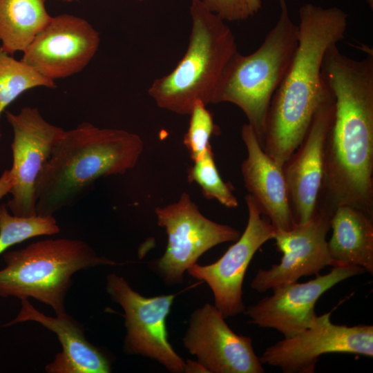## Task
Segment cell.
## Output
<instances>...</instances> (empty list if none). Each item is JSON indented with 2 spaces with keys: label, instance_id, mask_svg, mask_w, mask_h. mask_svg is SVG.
<instances>
[{
  "label": "cell",
  "instance_id": "6da1fadb",
  "mask_svg": "<svg viewBox=\"0 0 373 373\" xmlns=\"http://www.w3.org/2000/svg\"><path fill=\"white\" fill-rule=\"evenodd\" d=\"M321 73L334 97L317 206L350 205L373 216V53L361 59L326 51Z\"/></svg>",
  "mask_w": 373,
  "mask_h": 373
},
{
  "label": "cell",
  "instance_id": "7a4b0ae2",
  "mask_svg": "<svg viewBox=\"0 0 373 373\" xmlns=\"http://www.w3.org/2000/svg\"><path fill=\"white\" fill-rule=\"evenodd\" d=\"M298 45L269 108L262 147L278 165L304 139L329 92L321 73L327 50L344 39L348 15L337 7L305 3L299 9Z\"/></svg>",
  "mask_w": 373,
  "mask_h": 373
},
{
  "label": "cell",
  "instance_id": "3957f363",
  "mask_svg": "<svg viewBox=\"0 0 373 373\" xmlns=\"http://www.w3.org/2000/svg\"><path fill=\"white\" fill-rule=\"evenodd\" d=\"M143 149L142 138L125 130L84 122L64 131L37 179V213L53 215L99 178L125 173L137 164Z\"/></svg>",
  "mask_w": 373,
  "mask_h": 373
},
{
  "label": "cell",
  "instance_id": "277c9868",
  "mask_svg": "<svg viewBox=\"0 0 373 373\" xmlns=\"http://www.w3.org/2000/svg\"><path fill=\"white\" fill-rule=\"evenodd\" d=\"M187 50L173 70L155 79L149 95L161 108L189 115L198 102L212 104L224 69L238 51L234 35L202 0H192Z\"/></svg>",
  "mask_w": 373,
  "mask_h": 373
},
{
  "label": "cell",
  "instance_id": "5b68a950",
  "mask_svg": "<svg viewBox=\"0 0 373 373\" xmlns=\"http://www.w3.org/2000/svg\"><path fill=\"white\" fill-rule=\"evenodd\" d=\"M279 17L252 53L237 51L228 61L212 104L228 102L240 108L262 145L272 97L281 83L298 45V26L286 0H278Z\"/></svg>",
  "mask_w": 373,
  "mask_h": 373
},
{
  "label": "cell",
  "instance_id": "8992f818",
  "mask_svg": "<svg viewBox=\"0 0 373 373\" xmlns=\"http://www.w3.org/2000/svg\"><path fill=\"white\" fill-rule=\"evenodd\" d=\"M0 270V297L32 298L50 305L56 315L66 312L65 298L73 275L82 269L118 263L98 256L86 242L46 239L19 250L5 251Z\"/></svg>",
  "mask_w": 373,
  "mask_h": 373
},
{
  "label": "cell",
  "instance_id": "52a82bcc",
  "mask_svg": "<svg viewBox=\"0 0 373 373\" xmlns=\"http://www.w3.org/2000/svg\"><path fill=\"white\" fill-rule=\"evenodd\" d=\"M159 226L168 236L166 249L151 264L153 270L169 285L182 282L183 274L212 247L235 242L240 233L235 228L206 218L184 192L175 202L155 209Z\"/></svg>",
  "mask_w": 373,
  "mask_h": 373
},
{
  "label": "cell",
  "instance_id": "ba28073f",
  "mask_svg": "<svg viewBox=\"0 0 373 373\" xmlns=\"http://www.w3.org/2000/svg\"><path fill=\"white\" fill-rule=\"evenodd\" d=\"M106 291L124 312V352L155 360L169 372H184L185 362L170 344L166 325L175 294L144 297L115 274L107 276Z\"/></svg>",
  "mask_w": 373,
  "mask_h": 373
},
{
  "label": "cell",
  "instance_id": "9c48e42d",
  "mask_svg": "<svg viewBox=\"0 0 373 373\" xmlns=\"http://www.w3.org/2000/svg\"><path fill=\"white\" fill-rule=\"evenodd\" d=\"M331 312L317 316L305 330L265 349L262 364L285 373H312L321 356L341 353L373 356V326L336 325Z\"/></svg>",
  "mask_w": 373,
  "mask_h": 373
},
{
  "label": "cell",
  "instance_id": "30bf717a",
  "mask_svg": "<svg viewBox=\"0 0 373 373\" xmlns=\"http://www.w3.org/2000/svg\"><path fill=\"white\" fill-rule=\"evenodd\" d=\"M5 113L13 131L12 197L6 205L13 215L33 216L37 214V179L64 130L47 122L37 108L24 107L17 114Z\"/></svg>",
  "mask_w": 373,
  "mask_h": 373
},
{
  "label": "cell",
  "instance_id": "8fae6325",
  "mask_svg": "<svg viewBox=\"0 0 373 373\" xmlns=\"http://www.w3.org/2000/svg\"><path fill=\"white\" fill-rule=\"evenodd\" d=\"M245 202L248 220L243 233L213 263L195 264L187 271L193 278L208 284L214 296V305L224 318L243 313L242 284L246 271L256 252L274 238L276 229L265 218L247 194Z\"/></svg>",
  "mask_w": 373,
  "mask_h": 373
},
{
  "label": "cell",
  "instance_id": "7c38bea8",
  "mask_svg": "<svg viewBox=\"0 0 373 373\" xmlns=\"http://www.w3.org/2000/svg\"><path fill=\"white\" fill-rule=\"evenodd\" d=\"M333 213L317 206L306 223L287 231H276L273 239L277 250L283 254L280 262L268 269H259L251 287L262 293L303 276H316L327 266L336 265L326 240Z\"/></svg>",
  "mask_w": 373,
  "mask_h": 373
},
{
  "label": "cell",
  "instance_id": "4fadbf2b",
  "mask_svg": "<svg viewBox=\"0 0 373 373\" xmlns=\"http://www.w3.org/2000/svg\"><path fill=\"white\" fill-rule=\"evenodd\" d=\"M365 271L356 265H337L329 272L307 282L287 283L272 289L273 294L245 308L250 321L263 328H271L291 337L310 327L317 315L315 305L321 296L347 278Z\"/></svg>",
  "mask_w": 373,
  "mask_h": 373
},
{
  "label": "cell",
  "instance_id": "5bb4252c",
  "mask_svg": "<svg viewBox=\"0 0 373 373\" xmlns=\"http://www.w3.org/2000/svg\"><path fill=\"white\" fill-rule=\"evenodd\" d=\"M99 44L97 31L86 20L70 15L52 17L23 52L21 61L54 80L81 71Z\"/></svg>",
  "mask_w": 373,
  "mask_h": 373
},
{
  "label": "cell",
  "instance_id": "9a60e30c",
  "mask_svg": "<svg viewBox=\"0 0 373 373\" xmlns=\"http://www.w3.org/2000/svg\"><path fill=\"white\" fill-rule=\"evenodd\" d=\"M185 348L212 373H263L250 337L238 335L215 305L195 309L183 338Z\"/></svg>",
  "mask_w": 373,
  "mask_h": 373
},
{
  "label": "cell",
  "instance_id": "2e32d148",
  "mask_svg": "<svg viewBox=\"0 0 373 373\" xmlns=\"http://www.w3.org/2000/svg\"><path fill=\"white\" fill-rule=\"evenodd\" d=\"M334 111V97L329 88L304 139L283 165L296 224L308 222L316 211L324 176L325 144Z\"/></svg>",
  "mask_w": 373,
  "mask_h": 373
},
{
  "label": "cell",
  "instance_id": "e0dca14e",
  "mask_svg": "<svg viewBox=\"0 0 373 373\" xmlns=\"http://www.w3.org/2000/svg\"><path fill=\"white\" fill-rule=\"evenodd\" d=\"M247 157L241 165L245 188L258 210L276 231H287L294 221L283 166L265 152L251 126H242Z\"/></svg>",
  "mask_w": 373,
  "mask_h": 373
},
{
  "label": "cell",
  "instance_id": "ac0fdd59",
  "mask_svg": "<svg viewBox=\"0 0 373 373\" xmlns=\"http://www.w3.org/2000/svg\"><path fill=\"white\" fill-rule=\"evenodd\" d=\"M17 316L4 326L26 321H35L56 334L62 352L48 364L49 373H108L111 363L103 352L88 342L82 325L66 312L56 317L39 312L28 299H21Z\"/></svg>",
  "mask_w": 373,
  "mask_h": 373
},
{
  "label": "cell",
  "instance_id": "d6986e66",
  "mask_svg": "<svg viewBox=\"0 0 373 373\" xmlns=\"http://www.w3.org/2000/svg\"><path fill=\"white\" fill-rule=\"evenodd\" d=\"M327 241L331 257L337 265H352L373 274V216L350 205H340L330 222Z\"/></svg>",
  "mask_w": 373,
  "mask_h": 373
},
{
  "label": "cell",
  "instance_id": "ffe728a7",
  "mask_svg": "<svg viewBox=\"0 0 373 373\" xmlns=\"http://www.w3.org/2000/svg\"><path fill=\"white\" fill-rule=\"evenodd\" d=\"M46 0H0V48L12 55L24 52L51 17Z\"/></svg>",
  "mask_w": 373,
  "mask_h": 373
},
{
  "label": "cell",
  "instance_id": "44dd1931",
  "mask_svg": "<svg viewBox=\"0 0 373 373\" xmlns=\"http://www.w3.org/2000/svg\"><path fill=\"white\" fill-rule=\"evenodd\" d=\"M37 86L55 88L56 84L53 80L0 48V117L20 95Z\"/></svg>",
  "mask_w": 373,
  "mask_h": 373
},
{
  "label": "cell",
  "instance_id": "7402d4cb",
  "mask_svg": "<svg viewBox=\"0 0 373 373\" xmlns=\"http://www.w3.org/2000/svg\"><path fill=\"white\" fill-rule=\"evenodd\" d=\"M60 231L52 215H10L6 204H0V255L10 247L28 239Z\"/></svg>",
  "mask_w": 373,
  "mask_h": 373
},
{
  "label": "cell",
  "instance_id": "603a6c76",
  "mask_svg": "<svg viewBox=\"0 0 373 373\" xmlns=\"http://www.w3.org/2000/svg\"><path fill=\"white\" fill-rule=\"evenodd\" d=\"M193 162L188 171L189 181L195 182L206 198L216 200L228 208L238 207L231 186L224 182L218 173L211 146Z\"/></svg>",
  "mask_w": 373,
  "mask_h": 373
},
{
  "label": "cell",
  "instance_id": "cb8c5ba5",
  "mask_svg": "<svg viewBox=\"0 0 373 373\" xmlns=\"http://www.w3.org/2000/svg\"><path fill=\"white\" fill-rule=\"evenodd\" d=\"M201 102L195 104L189 114L188 130L184 136V144L193 161L200 157L211 146L210 138L216 131L211 113Z\"/></svg>",
  "mask_w": 373,
  "mask_h": 373
},
{
  "label": "cell",
  "instance_id": "d4e9b609",
  "mask_svg": "<svg viewBox=\"0 0 373 373\" xmlns=\"http://www.w3.org/2000/svg\"><path fill=\"white\" fill-rule=\"evenodd\" d=\"M206 7L224 21L245 20L262 8V0H202Z\"/></svg>",
  "mask_w": 373,
  "mask_h": 373
},
{
  "label": "cell",
  "instance_id": "484cf974",
  "mask_svg": "<svg viewBox=\"0 0 373 373\" xmlns=\"http://www.w3.org/2000/svg\"><path fill=\"white\" fill-rule=\"evenodd\" d=\"M12 185V177L10 170L3 171L0 177V200L10 192Z\"/></svg>",
  "mask_w": 373,
  "mask_h": 373
},
{
  "label": "cell",
  "instance_id": "4316f807",
  "mask_svg": "<svg viewBox=\"0 0 373 373\" xmlns=\"http://www.w3.org/2000/svg\"><path fill=\"white\" fill-rule=\"evenodd\" d=\"M184 372L187 373L209 372L199 361L188 360L184 364Z\"/></svg>",
  "mask_w": 373,
  "mask_h": 373
},
{
  "label": "cell",
  "instance_id": "83f0119b",
  "mask_svg": "<svg viewBox=\"0 0 373 373\" xmlns=\"http://www.w3.org/2000/svg\"><path fill=\"white\" fill-rule=\"evenodd\" d=\"M366 3L368 5V6L371 8V9H373V0H364Z\"/></svg>",
  "mask_w": 373,
  "mask_h": 373
},
{
  "label": "cell",
  "instance_id": "f1b7e54d",
  "mask_svg": "<svg viewBox=\"0 0 373 373\" xmlns=\"http://www.w3.org/2000/svg\"><path fill=\"white\" fill-rule=\"evenodd\" d=\"M64 1H73V0H64Z\"/></svg>",
  "mask_w": 373,
  "mask_h": 373
},
{
  "label": "cell",
  "instance_id": "f546056e",
  "mask_svg": "<svg viewBox=\"0 0 373 373\" xmlns=\"http://www.w3.org/2000/svg\"><path fill=\"white\" fill-rule=\"evenodd\" d=\"M140 1H142V0H140Z\"/></svg>",
  "mask_w": 373,
  "mask_h": 373
}]
</instances>
